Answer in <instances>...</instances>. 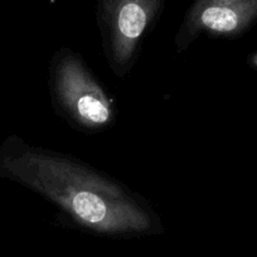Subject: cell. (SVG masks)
I'll return each mask as SVG.
<instances>
[{
  "label": "cell",
  "mask_w": 257,
  "mask_h": 257,
  "mask_svg": "<svg viewBox=\"0 0 257 257\" xmlns=\"http://www.w3.org/2000/svg\"><path fill=\"white\" fill-rule=\"evenodd\" d=\"M49 91L57 113L76 130L98 134L116 118L115 103L80 54L63 47L49 64Z\"/></svg>",
  "instance_id": "obj_2"
},
{
  "label": "cell",
  "mask_w": 257,
  "mask_h": 257,
  "mask_svg": "<svg viewBox=\"0 0 257 257\" xmlns=\"http://www.w3.org/2000/svg\"><path fill=\"white\" fill-rule=\"evenodd\" d=\"M0 175L51 202L82 228L108 236L158 231L149 203L118 180L52 149L11 138L0 148Z\"/></svg>",
  "instance_id": "obj_1"
},
{
  "label": "cell",
  "mask_w": 257,
  "mask_h": 257,
  "mask_svg": "<svg viewBox=\"0 0 257 257\" xmlns=\"http://www.w3.org/2000/svg\"><path fill=\"white\" fill-rule=\"evenodd\" d=\"M257 14V0H196L175 34L177 52L187 51L199 37L231 38Z\"/></svg>",
  "instance_id": "obj_4"
},
{
  "label": "cell",
  "mask_w": 257,
  "mask_h": 257,
  "mask_svg": "<svg viewBox=\"0 0 257 257\" xmlns=\"http://www.w3.org/2000/svg\"><path fill=\"white\" fill-rule=\"evenodd\" d=\"M164 3L165 0H98L103 53L116 77L125 78L132 72Z\"/></svg>",
  "instance_id": "obj_3"
}]
</instances>
